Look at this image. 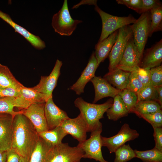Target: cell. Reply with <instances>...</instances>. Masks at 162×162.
<instances>
[{
	"mask_svg": "<svg viewBox=\"0 0 162 162\" xmlns=\"http://www.w3.org/2000/svg\"><path fill=\"white\" fill-rule=\"evenodd\" d=\"M22 113L23 110L14 117L11 148L22 157H30L40 136L32 123Z\"/></svg>",
	"mask_w": 162,
	"mask_h": 162,
	"instance_id": "cell-1",
	"label": "cell"
},
{
	"mask_svg": "<svg viewBox=\"0 0 162 162\" xmlns=\"http://www.w3.org/2000/svg\"><path fill=\"white\" fill-rule=\"evenodd\" d=\"M113 100L110 98L101 104H95L85 101L81 97L74 101L75 106L78 108L84 117L88 126V132H91L98 127L102 126L100 120L112 106Z\"/></svg>",
	"mask_w": 162,
	"mask_h": 162,
	"instance_id": "cell-2",
	"label": "cell"
},
{
	"mask_svg": "<svg viewBox=\"0 0 162 162\" xmlns=\"http://www.w3.org/2000/svg\"><path fill=\"white\" fill-rule=\"evenodd\" d=\"M94 6V9L100 15L102 22V31L98 42L102 41L119 28L134 23L136 20L130 15L123 17L114 16L103 11L97 4Z\"/></svg>",
	"mask_w": 162,
	"mask_h": 162,
	"instance_id": "cell-3",
	"label": "cell"
},
{
	"mask_svg": "<svg viewBox=\"0 0 162 162\" xmlns=\"http://www.w3.org/2000/svg\"><path fill=\"white\" fill-rule=\"evenodd\" d=\"M84 154L78 146L72 147L68 143L62 142L50 148L46 162H80Z\"/></svg>",
	"mask_w": 162,
	"mask_h": 162,
	"instance_id": "cell-4",
	"label": "cell"
},
{
	"mask_svg": "<svg viewBox=\"0 0 162 162\" xmlns=\"http://www.w3.org/2000/svg\"><path fill=\"white\" fill-rule=\"evenodd\" d=\"M82 22L73 19L68 9V1L64 0L60 10L54 14L52 25L55 31L61 35L69 36L72 34L77 25Z\"/></svg>",
	"mask_w": 162,
	"mask_h": 162,
	"instance_id": "cell-5",
	"label": "cell"
},
{
	"mask_svg": "<svg viewBox=\"0 0 162 162\" xmlns=\"http://www.w3.org/2000/svg\"><path fill=\"white\" fill-rule=\"evenodd\" d=\"M150 24V12H147L142 13L135 22L130 25L134 42L141 59L149 37Z\"/></svg>",
	"mask_w": 162,
	"mask_h": 162,
	"instance_id": "cell-6",
	"label": "cell"
},
{
	"mask_svg": "<svg viewBox=\"0 0 162 162\" xmlns=\"http://www.w3.org/2000/svg\"><path fill=\"white\" fill-rule=\"evenodd\" d=\"M102 127L99 126L91 132L88 139L79 142L77 146L84 152L83 158L93 159L99 162H109L104 159L102 152Z\"/></svg>",
	"mask_w": 162,
	"mask_h": 162,
	"instance_id": "cell-7",
	"label": "cell"
},
{
	"mask_svg": "<svg viewBox=\"0 0 162 162\" xmlns=\"http://www.w3.org/2000/svg\"><path fill=\"white\" fill-rule=\"evenodd\" d=\"M132 37L133 33L130 25L124 26L119 29L117 38L109 55V71L117 68L128 42Z\"/></svg>",
	"mask_w": 162,
	"mask_h": 162,
	"instance_id": "cell-8",
	"label": "cell"
},
{
	"mask_svg": "<svg viewBox=\"0 0 162 162\" xmlns=\"http://www.w3.org/2000/svg\"><path fill=\"white\" fill-rule=\"evenodd\" d=\"M139 136L136 130L131 128L128 124L125 123L116 135L109 137L101 136L102 146L106 147L110 153H114L126 142L135 140Z\"/></svg>",
	"mask_w": 162,
	"mask_h": 162,
	"instance_id": "cell-9",
	"label": "cell"
},
{
	"mask_svg": "<svg viewBox=\"0 0 162 162\" xmlns=\"http://www.w3.org/2000/svg\"><path fill=\"white\" fill-rule=\"evenodd\" d=\"M62 65V62L57 59L50 74L48 76H41L39 83L32 87L42 94L45 102L49 98L52 97V92L57 86Z\"/></svg>",
	"mask_w": 162,
	"mask_h": 162,
	"instance_id": "cell-10",
	"label": "cell"
},
{
	"mask_svg": "<svg viewBox=\"0 0 162 162\" xmlns=\"http://www.w3.org/2000/svg\"><path fill=\"white\" fill-rule=\"evenodd\" d=\"M63 129L68 134H70L79 142L86 140L88 126L84 117L80 113L74 118H68L60 125Z\"/></svg>",
	"mask_w": 162,
	"mask_h": 162,
	"instance_id": "cell-11",
	"label": "cell"
},
{
	"mask_svg": "<svg viewBox=\"0 0 162 162\" xmlns=\"http://www.w3.org/2000/svg\"><path fill=\"white\" fill-rule=\"evenodd\" d=\"M45 103L33 104L23 110V114L32 123L38 133L49 130L45 117Z\"/></svg>",
	"mask_w": 162,
	"mask_h": 162,
	"instance_id": "cell-12",
	"label": "cell"
},
{
	"mask_svg": "<svg viewBox=\"0 0 162 162\" xmlns=\"http://www.w3.org/2000/svg\"><path fill=\"white\" fill-rule=\"evenodd\" d=\"M14 116L0 112V150L7 151L11 148L13 122Z\"/></svg>",
	"mask_w": 162,
	"mask_h": 162,
	"instance_id": "cell-13",
	"label": "cell"
},
{
	"mask_svg": "<svg viewBox=\"0 0 162 162\" xmlns=\"http://www.w3.org/2000/svg\"><path fill=\"white\" fill-rule=\"evenodd\" d=\"M44 111L49 130L60 125L64 121L69 118L67 113L55 104L52 97L45 102Z\"/></svg>",
	"mask_w": 162,
	"mask_h": 162,
	"instance_id": "cell-14",
	"label": "cell"
},
{
	"mask_svg": "<svg viewBox=\"0 0 162 162\" xmlns=\"http://www.w3.org/2000/svg\"><path fill=\"white\" fill-rule=\"evenodd\" d=\"M98 67L94 52H93L86 66L80 76L69 89L74 91L78 95L83 93L87 83L95 76V73Z\"/></svg>",
	"mask_w": 162,
	"mask_h": 162,
	"instance_id": "cell-15",
	"label": "cell"
},
{
	"mask_svg": "<svg viewBox=\"0 0 162 162\" xmlns=\"http://www.w3.org/2000/svg\"><path fill=\"white\" fill-rule=\"evenodd\" d=\"M40 103H45L42 94L32 88L24 86L20 89V95L15 98L14 106V107L24 110L33 104Z\"/></svg>",
	"mask_w": 162,
	"mask_h": 162,
	"instance_id": "cell-16",
	"label": "cell"
},
{
	"mask_svg": "<svg viewBox=\"0 0 162 162\" xmlns=\"http://www.w3.org/2000/svg\"><path fill=\"white\" fill-rule=\"evenodd\" d=\"M141 58L134 44L133 37L129 40L121 59L117 68L125 71L127 69L140 66Z\"/></svg>",
	"mask_w": 162,
	"mask_h": 162,
	"instance_id": "cell-17",
	"label": "cell"
},
{
	"mask_svg": "<svg viewBox=\"0 0 162 162\" xmlns=\"http://www.w3.org/2000/svg\"><path fill=\"white\" fill-rule=\"evenodd\" d=\"M162 62V40L157 42L143 53L140 67L150 69L161 65Z\"/></svg>",
	"mask_w": 162,
	"mask_h": 162,
	"instance_id": "cell-18",
	"label": "cell"
},
{
	"mask_svg": "<svg viewBox=\"0 0 162 162\" xmlns=\"http://www.w3.org/2000/svg\"><path fill=\"white\" fill-rule=\"evenodd\" d=\"M0 18L12 26L16 32L23 36L36 49L40 50L45 47V43L39 36L32 34L17 24L12 20L9 15L0 10Z\"/></svg>",
	"mask_w": 162,
	"mask_h": 162,
	"instance_id": "cell-19",
	"label": "cell"
},
{
	"mask_svg": "<svg viewBox=\"0 0 162 162\" xmlns=\"http://www.w3.org/2000/svg\"><path fill=\"white\" fill-rule=\"evenodd\" d=\"M94 88L95 96L93 104L104 98H114L120 92L112 86L107 81L100 76H95L90 81Z\"/></svg>",
	"mask_w": 162,
	"mask_h": 162,
	"instance_id": "cell-20",
	"label": "cell"
},
{
	"mask_svg": "<svg viewBox=\"0 0 162 162\" xmlns=\"http://www.w3.org/2000/svg\"><path fill=\"white\" fill-rule=\"evenodd\" d=\"M118 30L112 33L102 41L98 42L96 45L94 54L98 67L100 64L109 56L117 38Z\"/></svg>",
	"mask_w": 162,
	"mask_h": 162,
	"instance_id": "cell-21",
	"label": "cell"
},
{
	"mask_svg": "<svg viewBox=\"0 0 162 162\" xmlns=\"http://www.w3.org/2000/svg\"><path fill=\"white\" fill-rule=\"evenodd\" d=\"M130 73L116 68L109 71L103 78L116 87V89L121 91L126 88Z\"/></svg>",
	"mask_w": 162,
	"mask_h": 162,
	"instance_id": "cell-22",
	"label": "cell"
},
{
	"mask_svg": "<svg viewBox=\"0 0 162 162\" xmlns=\"http://www.w3.org/2000/svg\"><path fill=\"white\" fill-rule=\"evenodd\" d=\"M113 98L112 106L106 112L108 119L116 121L122 117L127 116L129 113L118 94Z\"/></svg>",
	"mask_w": 162,
	"mask_h": 162,
	"instance_id": "cell-23",
	"label": "cell"
},
{
	"mask_svg": "<svg viewBox=\"0 0 162 162\" xmlns=\"http://www.w3.org/2000/svg\"><path fill=\"white\" fill-rule=\"evenodd\" d=\"M38 134L41 138L52 147L55 146L62 143L63 139L67 135L60 125Z\"/></svg>",
	"mask_w": 162,
	"mask_h": 162,
	"instance_id": "cell-24",
	"label": "cell"
},
{
	"mask_svg": "<svg viewBox=\"0 0 162 162\" xmlns=\"http://www.w3.org/2000/svg\"><path fill=\"white\" fill-rule=\"evenodd\" d=\"M23 86L16 79L8 67L0 64V88L11 87L21 89Z\"/></svg>",
	"mask_w": 162,
	"mask_h": 162,
	"instance_id": "cell-25",
	"label": "cell"
},
{
	"mask_svg": "<svg viewBox=\"0 0 162 162\" xmlns=\"http://www.w3.org/2000/svg\"><path fill=\"white\" fill-rule=\"evenodd\" d=\"M162 107L157 101L153 100L140 101L137 102L132 113L136 114L139 117L161 110Z\"/></svg>",
	"mask_w": 162,
	"mask_h": 162,
	"instance_id": "cell-26",
	"label": "cell"
},
{
	"mask_svg": "<svg viewBox=\"0 0 162 162\" xmlns=\"http://www.w3.org/2000/svg\"><path fill=\"white\" fill-rule=\"evenodd\" d=\"M52 147L40 136L29 162H46L48 152Z\"/></svg>",
	"mask_w": 162,
	"mask_h": 162,
	"instance_id": "cell-27",
	"label": "cell"
},
{
	"mask_svg": "<svg viewBox=\"0 0 162 162\" xmlns=\"http://www.w3.org/2000/svg\"><path fill=\"white\" fill-rule=\"evenodd\" d=\"M136 158L143 162H162V152L155 148L149 150H134Z\"/></svg>",
	"mask_w": 162,
	"mask_h": 162,
	"instance_id": "cell-28",
	"label": "cell"
},
{
	"mask_svg": "<svg viewBox=\"0 0 162 162\" xmlns=\"http://www.w3.org/2000/svg\"><path fill=\"white\" fill-rule=\"evenodd\" d=\"M151 24L149 37L154 32L162 29V6L153 9L150 11Z\"/></svg>",
	"mask_w": 162,
	"mask_h": 162,
	"instance_id": "cell-29",
	"label": "cell"
},
{
	"mask_svg": "<svg viewBox=\"0 0 162 162\" xmlns=\"http://www.w3.org/2000/svg\"><path fill=\"white\" fill-rule=\"evenodd\" d=\"M137 102L149 100L157 102V92L155 86L151 82L143 86L137 93Z\"/></svg>",
	"mask_w": 162,
	"mask_h": 162,
	"instance_id": "cell-30",
	"label": "cell"
},
{
	"mask_svg": "<svg viewBox=\"0 0 162 162\" xmlns=\"http://www.w3.org/2000/svg\"><path fill=\"white\" fill-rule=\"evenodd\" d=\"M115 157L114 162H127L136 158L134 150L129 144H124L114 152Z\"/></svg>",
	"mask_w": 162,
	"mask_h": 162,
	"instance_id": "cell-31",
	"label": "cell"
},
{
	"mask_svg": "<svg viewBox=\"0 0 162 162\" xmlns=\"http://www.w3.org/2000/svg\"><path fill=\"white\" fill-rule=\"evenodd\" d=\"M118 95L121 97L129 113L132 112L137 102L136 94L126 88L121 91Z\"/></svg>",
	"mask_w": 162,
	"mask_h": 162,
	"instance_id": "cell-32",
	"label": "cell"
},
{
	"mask_svg": "<svg viewBox=\"0 0 162 162\" xmlns=\"http://www.w3.org/2000/svg\"><path fill=\"white\" fill-rule=\"evenodd\" d=\"M15 98L7 97L0 98V112L11 114L13 116L21 112L15 111L14 108V101Z\"/></svg>",
	"mask_w": 162,
	"mask_h": 162,
	"instance_id": "cell-33",
	"label": "cell"
},
{
	"mask_svg": "<svg viewBox=\"0 0 162 162\" xmlns=\"http://www.w3.org/2000/svg\"><path fill=\"white\" fill-rule=\"evenodd\" d=\"M125 71L135 72L143 86L150 82V69L142 68L138 66L127 69Z\"/></svg>",
	"mask_w": 162,
	"mask_h": 162,
	"instance_id": "cell-34",
	"label": "cell"
},
{
	"mask_svg": "<svg viewBox=\"0 0 162 162\" xmlns=\"http://www.w3.org/2000/svg\"><path fill=\"white\" fill-rule=\"evenodd\" d=\"M149 123L153 128L162 127V111H160L148 114L145 115L141 117Z\"/></svg>",
	"mask_w": 162,
	"mask_h": 162,
	"instance_id": "cell-35",
	"label": "cell"
},
{
	"mask_svg": "<svg viewBox=\"0 0 162 162\" xmlns=\"http://www.w3.org/2000/svg\"><path fill=\"white\" fill-rule=\"evenodd\" d=\"M130 72L126 88L137 95L138 92L143 87V85L138 78L135 72L132 71Z\"/></svg>",
	"mask_w": 162,
	"mask_h": 162,
	"instance_id": "cell-36",
	"label": "cell"
},
{
	"mask_svg": "<svg viewBox=\"0 0 162 162\" xmlns=\"http://www.w3.org/2000/svg\"><path fill=\"white\" fill-rule=\"evenodd\" d=\"M150 72V81L155 86L162 85V66L151 68Z\"/></svg>",
	"mask_w": 162,
	"mask_h": 162,
	"instance_id": "cell-37",
	"label": "cell"
},
{
	"mask_svg": "<svg viewBox=\"0 0 162 162\" xmlns=\"http://www.w3.org/2000/svg\"><path fill=\"white\" fill-rule=\"evenodd\" d=\"M116 1L118 4L125 5L139 14L142 7V0H117Z\"/></svg>",
	"mask_w": 162,
	"mask_h": 162,
	"instance_id": "cell-38",
	"label": "cell"
},
{
	"mask_svg": "<svg viewBox=\"0 0 162 162\" xmlns=\"http://www.w3.org/2000/svg\"><path fill=\"white\" fill-rule=\"evenodd\" d=\"M142 5L139 14L149 12L153 9L162 6L161 2L158 0H142Z\"/></svg>",
	"mask_w": 162,
	"mask_h": 162,
	"instance_id": "cell-39",
	"label": "cell"
},
{
	"mask_svg": "<svg viewBox=\"0 0 162 162\" xmlns=\"http://www.w3.org/2000/svg\"><path fill=\"white\" fill-rule=\"evenodd\" d=\"M20 94V89L11 87L0 88V98L7 97L16 98Z\"/></svg>",
	"mask_w": 162,
	"mask_h": 162,
	"instance_id": "cell-40",
	"label": "cell"
},
{
	"mask_svg": "<svg viewBox=\"0 0 162 162\" xmlns=\"http://www.w3.org/2000/svg\"><path fill=\"white\" fill-rule=\"evenodd\" d=\"M153 136L155 142L154 148L162 152V127L153 128Z\"/></svg>",
	"mask_w": 162,
	"mask_h": 162,
	"instance_id": "cell-41",
	"label": "cell"
},
{
	"mask_svg": "<svg viewBox=\"0 0 162 162\" xmlns=\"http://www.w3.org/2000/svg\"><path fill=\"white\" fill-rule=\"evenodd\" d=\"M22 157L11 148L7 151V159L6 162H19Z\"/></svg>",
	"mask_w": 162,
	"mask_h": 162,
	"instance_id": "cell-42",
	"label": "cell"
},
{
	"mask_svg": "<svg viewBox=\"0 0 162 162\" xmlns=\"http://www.w3.org/2000/svg\"><path fill=\"white\" fill-rule=\"evenodd\" d=\"M157 92V102L162 107V85L155 86Z\"/></svg>",
	"mask_w": 162,
	"mask_h": 162,
	"instance_id": "cell-43",
	"label": "cell"
},
{
	"mask_svg": "<svg viewBox=\"0 0 162 162\" xmlns=\"http://www.w3.org/2000/svg\"><path fill=\"white\" fill-rule=\"evenodd\" d=\"M7 159V151L0 150V162H6Z\"/></svg>",
	"mask_w": 162,
	"mask_h": 162,
	"instance_id": "cell-44",
	"label": "cell"
},
{
	"mask_svg": "<svg viewBox=\"0 0 162 162\" xmlns=\"http://www.w3.org/2000/svg\"><path fill=\"white\" fill-rule=\"evenodd\" d=\"M30 157H22L19 162H29Z\"/></svg>",
	"mask_w": 162,
	"mask_h": 162,
	"instance_id": "cell-45",
	"label": "cell"
}]
</instances>
